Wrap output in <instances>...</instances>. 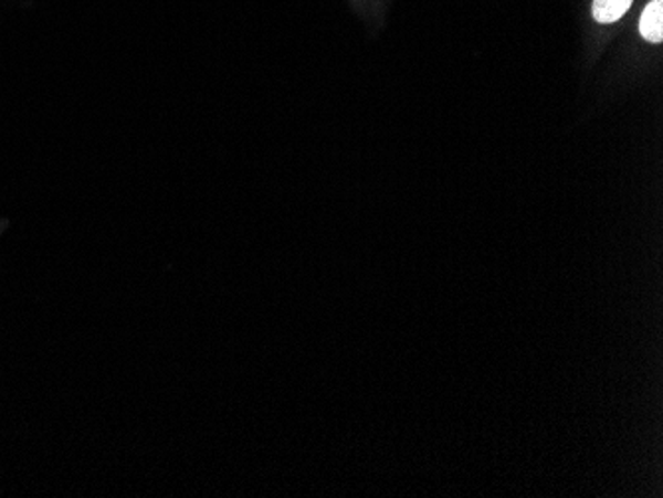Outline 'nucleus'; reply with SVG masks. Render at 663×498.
<instances>
[{
	"label": "nucleus",
	"mask_w": 663,
	"mask_h": 498,
	"mask_svg": "<svg viewBox=\"0 0 663 498\" xmlns=\"http://www.w3.org/2000/svg\"><path fill=\"white\" fill-rule=\"evenodd\" d=\"M634 0H594L592 4V12H594V19L602 24H610L615 20L622 19L625 12L630 10Z\"/></svg>",
	"instance_id": "obj_2"
},
{
	"label": "nucleus",
	"mask_w": 663,
	"mask_h": 498,
	"mask_svg": "<svg viewBox=\"0 0 663 498\" xmlns=\"http://www.w3.org/2000/svg\"><path fill=\"white\" fill-rule=\"evenodd\" d=\"M640 34L648 42L660 44L663 40V0H652L640 19Z\"/></svg>",
	"instance_id": "obj_1"
}]
</instances>
